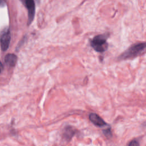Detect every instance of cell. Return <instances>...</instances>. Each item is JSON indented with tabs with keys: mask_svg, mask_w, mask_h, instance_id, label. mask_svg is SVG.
I'll return each mask as SVG.
<instances>
[{
	"mask_svg": "<svg viewBox=\"0 0 146 146\" xmlns=\"http://www.w3.org/2000/svg\"><path fill=\"white\" fill-rule=\"evenodd\" d=\"M6 0H0V7H3L5 5Z\"/></svg>",
	"mask_w": 146,
	"mask_h": 146,
	"instance_id": "30bf717a",
	"label": "cell"
},
{
	"mask_svg": "<svg viewBox=\"0 0 146 146\" xmlns=\"http://www.w3.org/2000/svg\"><path fill=\"white\" fill-rule=\"evenodd\" d=\"M146 52V42H139L131 45L119 56L120 60H125L137 57Z\"/></svg>",
	"mask_w": 146,
	"mask_h": 146,
	"instance_id": "6da1fadb",
	"label": "cell"
},
{
	"mask_svg": "<svg viewBox=\"0 0 146 146\" xmlns=\"http://www.w3.org/2000/svg\"><path fill=\"white\" fill-rule=\"evenodd\" d=\"M103 133L107 137L111 136V129L110 128L109 129H107L106 130H104L103 131Z\"/></svg>",
	"mask_w": 146,
	"mask_h": 146,
	"instance_id": "9c48e42d",
	"label": "cell"
},
{
	"mask_svg": "<svg viewBox=\"0 0 146 146\" xmlns=\"http://www.w3.org/2000/svg\"><path fill=\"white\" fill-rule=\"evenodd\" d=\"M107 34L98 35L94 37V38L91 40V46L96 51L103 52L105 51L108 47V44L107 42Z\"/></svg>",
	"mask_w": 146,
	"mask_h": 146,
	"instance_id": "7a4b0ae2",
	"label": "cell"
},
{
	"mask_svg": "<svg viewBox=\"0 0 146 146\" xmlns=\"http://www.w3.org/2000/svg\"><path fill=\"white\" fill-rule=\"evenodd\" d=\"M128 146H139V143L137 140H133L129 143Z\"/></svg>",
	"mask_w": 146,
	"mask_h": 146,
	"instance_id": "ba28073f",
	"label": "cell"
},
{
	"mask_svg": "<svg viewBox=\"0 0 146 146\" xmlns=\"http://www.w3.org/2000/svg\"><path fill=\"white\" fill-rule=\"evenodd\" d=\"M3 70V65H2V63H1V62L0 61V73L2 72Z\"/></svg>",
	"mask_w": 146,
	"mask_h": 146,
	"instance_id": "8fae6325",
	"label": "cell"
},
{
	"mask_svg": "<svg viewBox=\"0 0 146 146\" xmlns=\"http://www.w3.org/2000/svg\"><path fill=\"white\" fill-rule=\"evenodd\" d=\"M75 132V130L71 127H66L63 132V137L66 140H70Z\"/></svg>",
	"mask_w": 146,
	"mask_h": 146,
	"instance_id": "52a82bcc",
	"label": "cell"
},
{
	"mask_svg": "<svg viewBox=\"0 0 146 146\" xmlns=\"http://www.w3.org/2000/svg\"><path fill=\"white\" fill-rule=\"evenodd\" d=\"M11 39L10 32L9 29L5 30L0 36L1 48L3 51H6L9 46Z\"/></svg>",
	"mask_w": 146,
	"mask_h": 146,
	"instance_id": "3957f363",
	"label": "cell"
},
{
	"mask_svg": "<svg viewBox=\"0 0 146 146\" xmlns=\"http://www.w3.org/2000/svg\"><path fill=\"white\" fill-rule=\"evenodd\" d=\"M17 56L14 54H8L5 56V62L8 66H14L17 63Z\"/></svg>",
	"mask_w": 146,
	"mask_h": 146,
	"instance_id": "8992f818",
	"label": "cell"
},
{
	"mask_svg": "<svg viewBox=\"0 0 146 146\" xmlns=\"http://www.w3.org/2000/svg\"><path fill=\"white\" fill-rule=\"evenodd\" d=\"M24 4L28 10V25H30L35 15V3L34 0H26Z\"/></svg>",
	"mask_w": 146,
	"mask_h": 146,
	"instance_id": "277c9868",
	"label": "cell"
},
{
	"mask_svg": "<svg viewBox=\"0 0 146 146\" xmlns=\"http://www.w3.org/2000/svg\"><path fill=\"white\" fill-rule=\"evenodd\" d=\"M21 1H22V2H23V3H25V1H26V0H21Z\"/></svg>",
	"mask_w": 146,
	"mask_h": 146,
	"instance_id": "7c38bea8",
	"label": "cell"
},
{
	"mask_svg": "<svg viewBox=\"0 0 146 146\" xmlns=\"http://www.w3.org/2000/svg\"><path fill=\"white\" fill-rule=\"evenodd\" d=\"M89 119L94 125L98 127H104L107 125L103 119L95 113H91L89 115Z\"/></svg>",
	"mask_w": 146,
	"mask_h": 146,
	"instance_id": "5b68a950",
	"label": "cell"
}]
</instances>
